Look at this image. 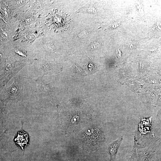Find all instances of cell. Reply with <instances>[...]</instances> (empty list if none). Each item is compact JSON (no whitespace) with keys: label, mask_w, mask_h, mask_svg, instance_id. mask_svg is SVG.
Listing matches in <instances>:
<instances>
[{"label":"cell","mask_w":161,"mask_h":161,"mask_svg":"<svg viewBox=\"0 0 161 161\" xmlns=\"http://www.w3.org/2000/svg\"><path fill=\"white\" fill-rule=\"evenodd\" d=\"M21 67V66H15L13 64H6L1 72V86H5Z\"/></svg>","instance_id":"6da1fadb"},{"label":"cell","mask_w":161,"mask_h":161,"mask_svg":"<svg viewBox=\"0 0 161 161\" xmlns=\"http://www.w3.org/2000/svg\"><path fill=\"white\" fill-rule=\"evenodd\" d=\"M100 133L99 129L96 128L88 130L83 135L84 141L89 143L94 144L100 139Z\"/></svg>","instance_id":"7a4b0ae2"},{"label":"cell","mask_w":161,"mask_h":161,"mask_svg":"<svg viewBox=\"0 0 161 161\" xmlns=\"http://www.w3.org/2000/svg\"><path fill=\"white\" fill-rule=\"evenodd\" d=\"M43 78V77L40 76L36 80L39 92L44 97H50L52 95V86L49 83H44Z\"/></svg>","instance_id":"3957f363"},{"label":"cell","mask_w":161,"mask_h":161,"mask_svg":"<svg viewBox=\"0 0 161 161\" xmlns=\"http://www.w3.org/2000/svg\"><path fill=\"white\" fill-rule=\"evenodd\" d=\"M18 86L14 82L10 87L6 89L4 92V96L6 100H13L19 97L20 92Z\"/></svg>","instance_id":"277c9868"},{"label":"cell","mask_w":161,"mask_h":161,"mask_svg":"<svg viewBox=\"0 0 161 161\" xmlns=\"http://www.w3.org/2000/svg\"><path fill=\"white\" fill-rule=\"evenodd\" d=\"M123 138L121 137L116 140L110 144L108 147V151L110 156V161H114L115 158L119 147Z\"/></svg>","instance_id":"5b68a950"},{"label":"cell","mask_w":161,"mask_h":161,"mask_svg":"<svg viewBox=\"0 0 161 161\" xmlns=\"http://www.w3.org/2000/svg\"><path fill=\"white\" fill-rule=\"evenodd\" d=\"M15 141H16V143L22 148V149L24 150L28 144V140L27 134L23 131L19 132Z\"/></svg>","instance_id":"8992f818"},{"label":"cell","mask_w":161,"mask_h":161,"mask_svg":"<svg viewBox=\"0 0 161 161\" xmlns=\"http://www.w3.org/2000/svg\"><path fill=\"white\" fill-rule=\"evenodd\" d=\"M100 46V44L99 43L95 41L91 43L89 46L88 48L89 50H93L97 49Z\"/></svg>","instance_id":"52a82bcc"},{"label":"cell","mask_w":161,"mask_h":161,"mask_svg":"<svg viewBox=\"0 0 161 161\" xmlns=\"http://www.w3.org/2000/svg\"><path fill=\"white\" fill-rule=\"evenodd\" d=\"M89 32V31L87 30H84L79 33L78 35V36L80 38L82 37L87 34Z\"/></svg>","instance_id":"ba28073f"},{"label":"cell","mask_w":161,"mask_h":161,"mask_svg":"<svg viewBox=\"0 0 161 161\" xmlns=\"http://www.w3.org/2000/svg\"><path fill=\"white\" fill-rule=\"evenodd\" d=\"M119 24V22H115L110 25V27L112 28H115L118 26Z\"/></svg>","instance_id":"9c48e42d"},{"label":"cell","mask_w":161,"mask_h":161,"mask_svg":"<svg viewBox=\"0 0 161 161\" xmlns=\"http://www.w3.org/2000/svg\"><path fill=\"white\" fill-rule=\"evenodd\" d=\"M117 56H118V57L120 56L121 52H120V51L118 49V50H117Z\"/></svg>","instance_id":"30bf717a"}]
</instances>
